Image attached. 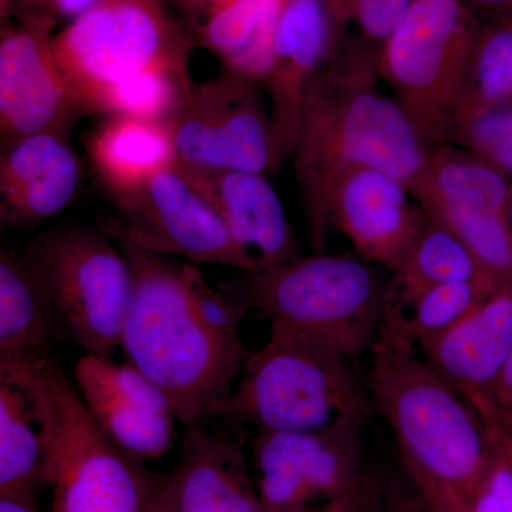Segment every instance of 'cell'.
Listing matches in <instances>:
<instances>
[{"instance_id":"1","label":"cell","mask_w":512,"mask_h":512,"mask_svg":"<svg viewBox=\"0 0 512 512\" xmlns=\"http://www.w3.org/2000/svg\"><path fill=\"white\" fill-rule=\"evenodd\" d=\"M116 238L133 272V295L121 350L170 397L184 427L217 419L249 350L241 338L248 306L231 289L218 291L191 262Z\"/></svg>"},{"instance_id":"2","label":"cell","mask_w":512,"mask_h":512,"mask_svg":"<svg viewBox=\"0 0 512 512\" xmlns=\"http://www.w3.org/2000/svg\"><path fill=\"white\" fill-rule=\"evenodd\" d=\"M379 53L359 39H340L312 80L292 154L313 248L330 231L326 188L346 165L379 168L412 188L431 151L393 97L380 92Z\"/></svg>"},{"instance_id":"3","label":"cell","mask_w":512,"mask_h":512,"mask_svg":"<svg viewBox=\"0 0 512 512\" xmlns=\"http://www.w3.org/2000/svg\"><path fill=\"white\" fill-rule=\"evenodd\" d=\"M367 387L414 483L439 485L464 498L476 490L497 447L473 407L426 360L377 340Z\"/></svg>"},{"instance_id":"4","label":"cell","mask_w":512,"mask_h":512,"mask_svg":"<svg viewBox=\"0 0 512 512\" xmlns=\"http://www.w3.org/2000/svg\"><path fill=\"white\" fill-rule=\"evenodd\" d=\"M0 375L22 383L35 400L52 512H147L163 474L110 441L57 357L0 359Z\"/></svg>"},{"instance_id":"5","label":"cell","mask_w":512,"mask_h":512,"mask_svg":"<svg viewBox=\"0 0 512 512\" xmlns=\"http://www.w3.org/2000/svg\"><path fill=\"white\" fill-rule=\"evenodd\" d=\"M389 281L360 255L301 256L271 271L244 272L229 285L271 329L315 340L353 360L380 338Z\"/></svg>"},{"instance_id":"6","label":"cell","mask_w":512,"mask_h":512,"mask_svg":"<svg viewBox=\"0 0 512 512\" xmlns=\"http://www.w3.org/2000/svg\"><path fill=\"white\" fill-rule=\"evenodd\" d=\"M348 359L295 333L271 329L247 362L217 419L256 430L363 427L375 412Z\"/></svg>"},{"instance_id":"7","label":"cell","mask_w":512,"mask_h":512,"mask_svg":"<svg viewBox=\"0 0 512 512\" xmlns=\"http://www.w3.org/2000/svg\"><path fill=\"white\" fill-rule=\"evenodd\" d=\"M62 338L84 353L113 357L121 348L133 272L119 245L99 229L62 224L25 249Z\"/></svg>"},{"instance_id":"8","label":"cell","mask_w":512,"mask_h":512,"mask_svg":"<svg viewBox=\"0 0 512 512\" xmlns=\"http://www.w3.org/2000/svg\"><path fill=\"white\" fill-rule=\"evenodd\" d=\"M483 16L466 0H417L379 52L392 90L430 151L450 144L453 114Z\"/></svg>"},{"instance_id":"9","label":"cell","mask_w":512,"mask_h":512,"mask_svg":"<svg viewBox=\"0 0 512 512\" xmlns=\"http://www.w3.org/2000/svg\"><path fill=\"white\" fill-rule=\"evenodd\" d=\"M87 113L114 83L153 69L190 70L194 36L164 0H101L53 36Z\"/></svg>"},{"instance_id":"10","label":"cell","mask_w":512,"mask_h":512,"mask_svg":"<svg viewBox=\"0 0 512 512\" xmlns=\"http://www.w3.org/2000/svg\"><path fill=\"white\" fill-rule=\"evenodd\" d=\"M433 220L471 249L498 288H512V181L490 161L456 144L431 151L410 188Z\"/></svg>"},{"instance_id":"11","label":"cell","mask_w":512,"mask_h":512,"mask_svg":"<svg viewBox=\"0 0 512 512\" xmlns=\"http://www.w3.org/2000/svg\"><path fill=\"white\" fill-rule=\"evenodd\" d=\"M177 164L190 171L279 167L271 109L259 84L228 72L194 83L171 119Z\"/></svg>"},{"instance_id":"12","label":"cell","mask_w":512,"mask_h":512,"mask_svg":"<svg viewBox=\"0 0 512 512\" xmlns=\"http://www.w3.org/2000/svg\"><path fill=\"white\" fill-rule=\"evenodd\" d=\"M363 427L259 430L252 474L266 512H322L365 483Z\"/></svg>"},{"instance_id":"13","label":"cell","mask_w":512,"mask_h":512,"mask_svg":"<svg viewBox=\"0 0 512 512\" xmlns=\"http://www.w3.org/2000/svg\"><path fill=\"white\" fill-rule=\"evenodd\" d=\"M113 200L121 218L120 231L144 248L184 256L191 264L258 271L254 259L232 238L220 214L181 165L165 168Z\"/></svg>"},{"instance_id":"14","label":"cell","mask_w":512,"mask_h":512,"mask_svg":"<svg viewBox=\"0 0 512 512\" xmlns=\"http://www.w3.org/2000/svg\"><path fill=\"white\" fill-rule=\"evenodd\" d=\"M55 30L10 19L0 29V138L2 146L37 133H72L89 116L64 74Z\"/></svg>"},{"instance_id":"15","label":"cell","mask_w":512,"mask_h":512,"mask_svg":"<svg viewBox=\"0 0 512 512\" xmlns=\"http://www.w3.org/2000/svg\"><path fill=\"white\" fill-rule=\"evenodd\" d=\"M325 202L330 229L345 235L357 255L392 272L429 221L403 181L369 165L333 174Z\"/></svg>"},{"instance_id":"16","label":"cell","mask_w":512,"mask_h":512,"mask_svg":"<svg viewBox=\"0 0 512 512\" xmlns=\"http://www.w3.org/2000/svg\"><path fill=\"white\" fill-rule=\"evenodd\" d=\"M73 382L97 426L128 456L146 463L171 450L180 421L174 404L136 366L84 353Z\"/></svg>"},{"instance_id":"17","label":"cell","mask_w":512,"mask_h":512,"mask_svg":"<svg viewBox=\"0 0 512 512\" xmlns=\"http://www.w3.org/2000/svg\"><path fill=\"white\" fill-rule=\"evenodd\" d=\"M343 35L329 0H285L264 83L279 165L292 158L306 92Z\"/></svg>"},{"instance_id":"18","label":"cell","mask_w":512,"mask_h":512,"mask_svg":"<svg viewBox=\"0 0 512 512\" xmlns=\"http://www.w3.org/2000/svg\"><path fill=\"white\" fill-rule=\"evenodd\" d=\"M424 360L480 416H494L491 390L512 355V288H500L453 328L420 346Z\"/></svg>"},{"instance_id":"19","label":"cell","mask_w":512,"mask_h":512,"mask_svg":"<svg viewBox=\"0 0 512 512\" xmlns=\"http://www.w3.org/2000/svg\"><path fill=\"white\" fill-rule=\"evenodd\" d=\"M82 183V161L69 133H37L2 146L0 220L28 228L62 214Z\"/></svg>"},{"instance_id":"20","label":"cell","mask_w":512,"mask_h":512,"mask_svg":"<svg viewBox=\"0 0 512 512\" xmlns=\"http://www.w3.org/2000/svg\"><path fill=\"white\" fill-rule=\"evenodd\" d=\"M207 424L185 427L177 466L165 474L175 512H266L241 441Z\"/></svg>"},{"instance_id":"21","label":"cell","mask_w":512,"mask_h":512,"mask_svg":"<svg viewBox=\"0 0 512 512\" xmlns=\"http://www.w3.org/2000/svg\"><path fill=\"white\" fill-rule=\"evenodd\" d=\"M185 171L220 214L239 247L254 259L258 271H271L303 256L284 202L266 174Z\"/></svg>"},{"instance_id":"22","label":"cell","mask_w":512,"mask_h":512,"mask_svg":"<svg viewBox=\"0 0 512 512\" xmlns=\"http://www.w3.org/2000/svg\"><path fill=\"white\" fill-rule=\"evenodd\" d=\"M285 0H211L192 20L194 36L221 60L224 72L265 83L276 23Z\"/></svg>"},{"instance_id":"23","label":"cell","mask_w":512,"mask_h":512,"mask_svg":"<svg viewBox=\"0 0 512 512\" xmlns=\"http://www.w3.org/2000/svg\"><path fill=\"white\" fill-rule=\"evenodd\" d=\"M87 156L111 197L147 183L177 164L170 126L164 121L110 114L86 138Z\"/></svg>"},{"instance_id":"24","label":"cell","mask_w":512,"mask_h":512,"mask_svg":"<svg viewBox=\"0 0 512 512\" xmlns=\"http://www.w3.org/2000/svg\"><path fill=\"white\" fill-rule=\"evenodd\" d=\"M62 339L25 251H0V359L57 357Z\"/></svg>"},{"instance_id":"25","label":"cell","mask_w":512,"mask_h":512,"mask_svg":"<svg viewBox=\"0 0 512 512\" xmlns=\"http://www.w3.org/2000/svg\"><path fill=\"white\" fill-rule=\"evenodd\" d=\"M46 473L45 431L32 393L0 375V497L36 498Z\"/></svg>"},{"instance_id":"26","label":"cell","mask_w":512,"mask_h":512,"mask_svg":"<svg viewBox=\"0 0 512 512\" xmlns=\"http://www.w3.org/2000/svg\"><path fill=\"white\" fill-rule=\"evenodd\" d=\"M392 274L386 316L403 312L424 292L450 282L485 281L498 288L463 239L430 217Z\"/></svg>"},{"instance_id":"27","label":"cell","mask_w":512,"mask_h":512,"mask_svg":"<svg viewBox=\"0 0 512 512\" xmlns=\"http://www.w3.org/2000/svg\"><path fill=\"white\" fill-rule=\"evenodd\" d=\"M483 16L453 114L458 131L497 107L512 104V13Z\"/></svg>"},{"instance_id":"28","label":"cell","mask_w":512,"mask_h":512,"mask_svg":"<svg viewBox=\"0 0 512 512\" xmlns=\"http://www.w3.org/2000/svg\"><path fill=\"white\" fill-rule=\"evenodd\" d=\"M485 281L450 282L424 292L403 312L384 318L379 340L414 350L453 328L497 291Z\"/></svg>"},{"instance_id":"29","label":"cell","mask_w":512,"mask_h":512,"mask_svg":"<svg viewBox=\"0 0 512 512\" xmlns=\"http://www.w3.org/2000/svg\"><path fill=\"white\" fill-rule=\"evenodd\" d=\"M194 84L190 70L153 69L114 83L94 103V114H120L168 123Z\"/></svg>"},{"instance_id":"30","label":"cell","mask_w":512,"mask_h":512,"mask_svg":"<svg viewBox=\"0 0 512 512\" xmlns=\"http://www.w3.org/2000/svg\"><path fill=\"white\" fill-rule=\"evenodd\" d=\"M450 144L467 148L512 175V104L497 107L471 121Z\"/></svg>"},{"instance_id":"31","label":"cell","mask_w":512,"mask_h":512,"mask_svg":"<svg viewBox=\"0 0 512 512\" xmlns=\"http://www.w3.org/2000/svg\"><path fill=\"white\" fill-rule=\"evenodd\" d=\"M417 0H352L346 15V28L352 23L359 40L379 53L396 32Z\"/></svg>"},{"instance_id":"32","label":"cell","mask_w":512,"mask_h":512,"mask_svg":"<svg viewBox=\"0 0 512 512\" xmlns=\"http://www.w3.org/2000/svg\"><path fill=\"white\" fill-rule=\"evenodd\" d=\"M406 473V471H404ZM404 478V477H403ZM394 477H377L367 474L365 483L355 494L359 512H429L416 485Z\"/></svg>"},{"instance_id":"33","label":"cell","mask_w":512,"mask_h":512,"mask_svg":"<svg viewBox=\"0 0 512 512\" xmlns=\"http://www.w3.org/2000/svg\"><path fill=\"white\" fill-rule=\"evenodd\" d=\"M466 501L470 512H512V470L498 448L493 466Z\"/></svg>"},{"instance_id":"34","label":"cell","mask_w":512,"mask_h":512,"mask_svg":"<svg viewBox=\"0 0 512 512\" xmlns=\"http://www.w3.org/2000/svg\"><path fill=\"white\" fill-rule=\"evenodd\" d=\"M101 0H15L6 20H29L56 29L59 23L73 22Z\"/></svg>"},{"instance_id":"35","label":"cell","mask_w":512,"mask_h":512,"mask_svg":"<svg viewBox=\"0 0 512 512\" xmlns=\"http://www.w3.org/2000/svg\"><path fill=\"white\" fill-rule=\"evenodd\" d=\"M414 485L420 491L429 512H470L466 498L448 488L431 484L414 483Z\"/></svg>"},{"instance_id":"36","label":"cell","mask_w":512,"mask_h":512,"mask_svg":"<svg viewBox=\"0 0 512 512\" xmlns=\"http://www.w3.org/2000/svg\"><path fill=\"white\" fill-rule=\"evenodd\" d=\"M512 396V355L508 362L505 363L503 372L495 382L493 390H491V404H493V410L497 409L500 404H503L505 400L510 399ZM494 419V416H493ZM493 421V420H491Z\"/></svg>"},{"instance_id":"37","label":"cell","mask_w":512,"mask_h":512,"mask_svg":"<svg viewBox=\"0 0 512 512\" xmlns=\"http://www.w3.org/2000/svg\"><path fill=\"white\" fill-rule=\"evenodd\" d=\"M0 512H42L36 498L0 497Z\"/></svg>"},{"instance_id":"38","label":"cell","mask_w":512,"mask_h":512,"mask_svg":"<svg viewBox=\"0 0 512 512\" xmlns=\"http://www.w3.org/2000/svg\"><path fill=\"white\" fill-rule=\"evenodd\" d=\"M488 433H490L491 439H493L495 446L500 450L501 456L505 458L508 466L512 470V436L507 431L498 427L497 424H491L487 426Z\"/></svg>"},{"instance_id":"39","label":"cell","mask_w":512,"mask_h":512,"mask_svg":"<svg viewBox=\"0 0 512 512\" xmlns=\"http://www.w3.org/2000/svg\"><path fill=\"white\" fill-rule=\"evenodd\" d=\"M480 15L512 13V0H466Z\"/></svg>"},{"instance_id":"40","label":"cell","mask_w":512,"mask_h":512,"mask_svg":"<svg viewBox=\"0 0 512 512\" xmlns=\"http://www.w3.org/2000/svg\"><path fill=\"white\" fill-rule=\"evenodd\" d=\"M147 512H175L170 491H168L167 484H165V474H163V478L158 484L156 494H154Z\"/></svg>"},{"instance_id":"41","label":"cell","mask_w":512,"mask_h":512,"mask_svg":"<svg viewBox=\"0 0 512 512\" xmlns=\"http://www.w3.org/2000/svg\"><path fill=\"white\" fill-rule=\"evenodd\" d=\"M491 424H497L498 427L512 436V396L495 409L494 419L487 426H491Z\"/></svg>"},{"instance_id":"42","label":"cell","mask_w":512,"mask_h":512,"mask_svg":"<svg viewBox=\"0 0 512 512\" xmlns=\"http://www.w3.org/2000/svg\"><path fill=\"white\" fill-rule=\"evenodd\" d=\"M352 0H329L330 8L333 10L336 20H338L340 29L346 30V15Z\"/></svg>"},{"instance_id":"43","label":"cell","mask_w":512,"mask_h":512,"mask_svg":"<svg viewBox=\"0 0 512 512\" xmlns=\"http://www.w3.org/2000/svg\"><path fill=\"white\" fill-rule=\"evenodd\" d=\"M191 16L192 20L197 18L198 15L207 8L210 0H175Z\"/></svg>"},{"instance_id":"44","label":"cell","mask_w":512,"mask_h":512,"mask_svg":"<svg viewBox=\"0 0 512 512\" xmlns=\"http://www.w3.org/2000/svg\"><path fill=\"white\" fill-rule=\"evenodd\" d=\"M355 494H353L352 497L346 498V500L342 501V503L333 505V507H330L328 510L322 512H359L356 508Z\"/></svg>"},{"instance_id":"45","label":"cell","mask_w":512,"mask_h":512,"mask_svg":"<svg viewBox=\"0 0 512 512\" xmlns=\"http://www.w3.org/2000/svg\"><path fill=\"white\" fill-rule=\"evenodd\" d=\"M13 3H15V0H0V18H2V20L6 19V16H8Z\"/></svg>"},{"instance_id":"46","label":"cell","mask_w":512,"mask_h":512,"mask_svg":"<svg viewBox=\"0 0 512 512\" xmlns=\"http://www.w3.org/2000/svg\"><path fill=\"white\" fill-rule=\"evenodd\" d=\"M510 220L512 225V195H511V205H510Z\"/></svg>"},{"instance_id":"47","label":"cell","mask_w":512,"mask_h":512,"mask_svg":"<svg viewBox=\"0 0 512 512\" xmlns=\"http://www.w3.org/2000/svg\"><path fill=\"white\" fill-rule=\"evenodd\" d=\"M210 2H211V0H210ZM207 6H208V5H207Z\"/></svg>"}]
</instances>
